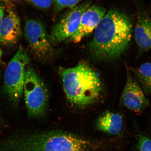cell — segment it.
Masks as SVG:
<instances>
[{
	"instance_id": "obj_1",
	"label": "cell",
	"mask_w": 151,
	"mask_h": 151,
	"mask_svg": "<svg viewBox=\"0 0 151 151\" xmlns=\"http://www.w3.org/2000/svg\"><path fill=\"white\" fill-rule=\"evenodd\" d=\"M132 31L129 17L118 9H110L94 30L93 39L88 45L90 55L101 62L119 59L129 48Z\"/></svg>"
},
{
	"instance_id": "obj_2",
	"label": "cell",
	"mask_w": 151,
	"mask_h": 151,
	"mask_svg": "<svg viewBox=\"0 0 151 151\" xmlns=\"http://www.w3.org/2000/svg\"><path fill=\"white\" fill-rule=\"evenodd\" d=\"M101 143L62 130L35 132L0 142V151H97Z\"/></svg>"
},
{
	"instance_id": "obj_3",
	"label": "cell",
	"mask_w": 151,
	"mask_h": 151,
	"mask_svg": "<svg viewBox=\"0 0 151 151\" xmlns=\"http://www.w3.org/2000/svg\"><path fill=\"white\" fill-rule=\"evenodd\" d=\"M60 75L66 97L76 106L84 107L95 102L103 92L101 79L88 64L62 69Z\"/></svg>"
},
{
	"instance_id": "obj_4",
	"label": "cell",
	"mask_w": 151,
	"mask_h": 151,
	"mask_svg": "<svg viewBox=\"0 0 151 151\" xmlns=\"http://www.w3.org/2000/svg\"><path fill=\"white\" fill-rule=\"evenodd\" d=\"M30 61L27 51L20 46L5 71L4 77L5 92L9 101L14 105H17L22 99L26 69Z\"/></svg>"
},
{
	"instance_id": "obj_5",
	"label": "cell",
	"mask_w": 151,
	"mask_h": 151,
	"mask_svg": "<svg viewBox=\"0 0 151 151\" xmlns=\"http://www.w3.org/2000/svg\"><path fill=\"white\" fill-rule=\"evenodd\" d=\"M48 93L44 83L37 71L28 65L26 69L23 93L28 116L39 118L45 114L48 104Z\"/></svg>"
},
{
	"instance_id": "obj_6",
	"label": "cell",
	"mask_w": 151,
	"mask_h": 151,
	"mask_svg": "<svg viewBox=\"0 0 151 151\" xmlns=\"http://www.w3.org/2000/svg\"><path fill=\"white\" fill-rule=\"evenodd\" d=\"M24 35L30 50L33 55L39 60L46 61L52 58L54 50L42 22L35 19L26 21Z\"/></svg>"
},
{
	"instance_id": "obj_7",
	"label": "cell",
	"mask_w": 151,
	"mask_h": 151,
	"mask_svg": "<svg viewBox=\"0 0 151 151\" xmlns=\"http://www.w3.org/2000/svg\"><path fill=\"white\" fill-rule=\"evenodd\" d=\"M90 6V2H86L76 6L63 15L51 32L50 38L52 44L68 39L76 32L83 14Z\"/></svg>"
},
{
	"instance_id": "obj_8",
	"label": "cell",
	"mask_w": 151,
	"mask_h": 151,
	"mask_svg": "<svg viewBox=\"0 0 151 151\" xmlns=\"http://www.w3.org/2000/svg\"><path fill=\"white\" fill-rule=\"evenodd\" d=\"M120 103L137 114H140L150 104V101L145 96L140 85L127 67L126 84L121 96Z\"/></svg>"
},
{
	"instance_id": "obj_9",
	"label": "cell",
	"mask_w": 151,
	"mask_h": 151,
	"mask_svg": "<svg viewBox=\"0 0 151 151\" xmlns=\"http://www.w3.org/2000/svg\"><path fill=\"white\" fill-rule=\"evenodd\" d=\"M22 31L19 18L12 6L7 7L0 23V43L12 46L21 38Z\"/></svg>"
},
{
	"instance_id": "obj_10",
	"label": "cell",
	"mask_w": 151,
	"mask_h": 151,
	"mask_svg": "<svg viewBox=\"0 0 151 151\" xmlns=\"http://www.w3.org/2000/svg\"><path fill=\"white\" fill-rule=\"evenodd\" d=\"M106 9L98 5L90 6L81 17L79 27L76 32L68 39L69 42H80L84 37L95 30L105 16Z\"/></svg>"
},
{
	"instance_id": "obj_11",
	"label": "cell",
	"mask_w": 151,
	"mask_h": 151,
	"mask_svg": "<svg viewBox=\"0 0 151 151\" xmlns=\"http://www.w3.org/2000/svg\"><path fill=\"white\" fill-rule=\"evenodd\" d=\"M135 35L139 52L151 49V20L142 9H139L138 14Z\"/></svg>"
},
{
	"instance_id": "obj_12",
	"label": "cell",
	"mask_w": 151,
	"mask_h": 151,
	"mask_svg": "<svg viewBox=\"0 0 151 151\" xmlns=\"http://www.w3.org/2000/svg\"><path fill=\"white\" fill-rule=\"evenodd\" d=\"M123 124L121 115L118 113L107 111L98 118L96 126L100 131L109 134L116 135L121 131Z\"/></svg>"
},
{
	"instance_id": "obj_13",
	"label": "cell",
	"mask_w": 151,
	"mask_h": 151,
	"mask_svg": "<svg viewBox=\"0 0 151 151\" xmlns=\"http://www.w3.org/2000/svg\"><path fill=\"white\" fill-rule=\"evenodd\" d=\"M131 70L145 93L151 94V63L146 62Z\"/></svg>"
},
{
	"instance_id": "obj_14",
	"label": "cell",
	"mask_w": 151,
	"mask_h": 151,
	"mask_svg": "<svg viewBox=\"0 0 151 151\" xmlns=\"http://www.w3.org/2000/svg\"><path fill=\"white\" fill-rule=\"evenodd\" d=\"M82 1L83 0H53L54 12H59L66 8L72 9Z\"/></svg>"
},
{
	"instance_id": "obj_15",
	"label": "cell",
	"mask_w": 151,
	"mask_h": 151,
	"mask_svg": "<svg viewBox=\"0 0 151 151\" xmlns=\"http://www.w3.org/2000/svg\"><path fill=\"white\" fill-rule=\"evenodd\" d=\"M26 3L36 8L41 9L50 8L53 4V0H24Z\"/></svg>"
},
{
	"instance_id": "obj_16",
	"label": "cell",
	"mask_w": 151,
	"mask_h": 151,
	"mask_svg": "<svg viewBox=\"0 0 151 151\" xmlns=\"http://www.w3.org/2000/svg\"><path fill=\"white\" fill-rule=\"evenodd\" d=\"M137 148L139 151H151V139L146 137H140L138 143Z\"/></svg>"
},
{
	"instance_id": "obj_17",
	"label": "cell",
	"mask_w": 151,
	"mask_h": 151,
	"mask_svg": "<svg viewBox=\"0 0 151 151\" xmlns=\"http://www.w3.org/2000/svg\"><path fill=\"white\" fill-rule=\"evenodd\" d=\"M5 9V7L3 5H0V23L4 15Z\"/></svg>"
},
{
	"instance_id": "obj_18",
	"label": "cell",
	"mask_w": 151,
	"mask_h": 151,
	"mask_svg": "<svg viewBox=\"0 0 151 151\" xmlns=\"http://www.w3.org/2000/svg\"><path fill=\"white\" fill-rule=\"evenodd\" d=\"M17 0H0V3H3L9 4V3H11L17 1Z\"/></svg>"
},
{
	"instance_id": "obj_19",
	"label": "cell",
	"mask_w": 151,
	"mask_h": 151,
	"mask_svg": "<svg viewBox=\"0 0 151 151\" xmlns=\"http://www.w3.org/2000/svg\"><path fill=\"white\" fill-rule=\"evenodd\" d=\"M3 54V53L2 50L1 49V47H0V63H1V57L2 56Z\"/></svg>"
}]
</instances>
